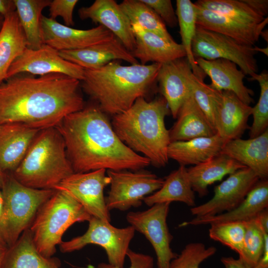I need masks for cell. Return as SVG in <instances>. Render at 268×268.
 Masks as SVG:
<instances>
[{"label":"cell","instance_id":"cell-1","mask_svg":"<svg viewBox=\"0 0 268 268\" xmlns=\"http://www.w3.org/2000/svg\"><path fill=\"white\" fill-rule=\"evenodd\" d=\"M80 81L60 73L13 75L0 84V125L43 130L84 107Z\"/></svg>","mask_w":268,"mask_h":268},{"label":"cell","instance_id":"cell-2","mask_svg":"<svg viewBox=\"0 0 268 268\" xmlns=\"http://www.w3.org/2000/svg\"><path fill=\"white\" fill-rule=\"evenodd\" d=\"M56 127L64 139L74 173L101 169L136 171L150 164L121 140L97 105L67 115Z\"/></svg>","mask_w":268,"mask_h":268},{"label":"cell","instance_id":"cell-3","mask_svg":"<svg viewBox=\"0 0 268 268\" xmlns=\"http://www.w3.org/2000/svg\"><path fill=\"white\" fill-rule=\"evenodd\" d=\"M161 64L122 65L112 61L97 68L84 69L81 87L105 114L116 115L144 97L157 82Z\"/></svg>","mask_w":268,"mask_h":268},{"label":"cell","instance_id":"cell-4","mask_svg":"<svg viewBox=\"0 0 268 268\" xmlns=\"http://www.w3.org/2000/svg\"><path fill=\"white\" fill-rule=\"evenodd\" d=\"M170 113L163 97L150 101L141 97L127 110L113 116L111 125L127 146L143 154L153 166L161 167L169 160L167 151L171 141L164 120Z\"/></svg>","mask_w":268,"mask_h":268},{"label":"cell","instance_id":"cell-5","mask_svg":"<svg viewBox=\"0 0 268 268\" xmlns=\"http://www.w3.org/2000/svg\"><path fill=\"white\" fill-rule=\"evenodd\" d=\"M73 173L64 139L55 127L38 133L23 160L11 173L28 187L54 190Z\"/></svg>","mask_w":268,"mask_h":268},{"label":"cell","instance_id":"cell-6","mask_svg":"<svg viewBox=\"0 0 268 268\" xmlns=\"http://www.w3.org/2000/svg\"><path fill=\"white\" fill-rule=\"evenodd\" d=\"M91 217L70 196L56 190L40 207L29 229L38 250L50 258L69 227L76 222L89 221Z\"/></svg>","mask_w":268,"mask_h":268},{"label":"cell","instance_id":"cell-7","mask_svg":"<svg viewBox=\"0 0 268 268\" xmlns=\"http://www.w3.org/2000/svg\"><path fill=\"white\" fill-rule=\"evenodd\" d=\"M0 190L3 208L0 237L8 247L29 228L40 207L56 190L28 187L16 180L11 173H4Z\"/></svg>","mask_w":268,"mask_h":268},{"label":"cell","instance_id":"cell-8","mask_svg":"<svg viewBox=\"0 0 268 268\" xmlns=\"http://www.w3.org/2000/svg\"><path fill=\"white\" fill-rule=\"evenodd\" d=\"M88 228L83 235L74 237L60 245L63 253L79 250L88 244L102 247L107 255L109 264L124 268L125 259L133 238L135 229L132 226L118 228L110 222L91 217Z\"/></svg>","mask_w":268,"mask_h":268},{"label":"cell","instance_id":"cell-9","mask_svg":"<svg viewBox=\"0 0 268 268\" xmlns=\"http://www.w3.org/2000/svg\"><path fill=\"white\" fill-rule=\"evenodd\" d=\"M192 51L195 59L230 61L236 64L245 75L251 77L258 71L255 58L257 52L254 46L241 44L229 37L198 25L192 43Z\"/></svg>","mask_w":268,"mask_h":268},{"label":"cell","instance_id":"cell-10","mask_svg":"<svg viewBox=\"0 0 268 268\" xmlns=\"http://www.w3.org/2000/svg\"><path fill=\"white\" fill-rule=\"evenodd\" d=\"M107 175L110 179V190L105 202L109 211H125L140 206L145 196L158 190L164 183V179L142 170H108Z\"/></svg>","mask_w":268,"mask_h":268},{"label":"cell","instance_id":"cell-11","mask_svg":"<svg viewBox=\"0 0 268 268\" xmlns=\"http://www.w3.org/2000/svg\"><path fill=\"white\" fill-rule=\"evenodd\" d=\"M170 203H157L142 211L130 212L127 221L135 230L144 235L151 244L157 257V268H169L178 254L173 252V238L167 223Z\"/></svg>","mask_w":268,"mask_h":268},{"label":"cell","instance_id":"cell-12","mask_svg":"<svg viewBox=\"0 0 268 268\" xmlns=\"http://www.w3.org/2000/svg\"><path fill=\"white\" fill-rule=\"evenodd\" d=\"M106 170L98 169L85 173H73L62 181L54 190L67 193L92 216L111 221L104 190L110 185V179L106 175Z\"/></svg>","mask_w":268,"mask_h":268},{"label":"cell","instance_id":"cell-13","mask_svg":"<svg viewBox=\"0 0 268 268\" xmlns=\"http://www.w3.org/2000/svg\"><path fill=\"white\" fill-rule=\"evenodd\" d=\"M259 180L258 176L247 167L238 170L214 188L213 196L210 200L191 207L190 211L197 217L214 216L229 211L244 200Z\"/></svg>","mask_w":268,"mask_h":268},{"label":"cell","instance_id":"cell-14","mask_svg":"<svg viewBox=\"0 0 268 268\" xmlns=\"http://www.w3.org/2000/svg\"><path fill=\"white\" fill-rule=\"evenodd\" d=\"M24 73L39 76L60 73L81 81L84 78V69L64 59L58 51L43 44L36 50L26 48L10 66L6 79Z\"/></svg>","mask_w":268,"mask_h":268},{"label":"cell","instance_id":"cell-15","mask_svg":"<svg viewBox=\"0 0 268 268\" xmlns=\"http://www.w3.org/2000/svg\"><path fill=\"white\" fill-rule=\"evenodd\" d=\"M41 30L43 44L58 51L79 50L116 37L100 25L87 30L77 29L43 15L41 18Z\"/></svg>","mask_w":268,"mask_h":268},{"label":"cell","instance_id":"cell-16","mask_svg":"<svg viewBox=\"0 0 268 268\" xmlns=\"http://www.w3.org/2000/svg\"><path fill=\"white\" fill-rule=\"evenodd\" d=\"M82 20L89 19L107 28L131 53L135 45L132 24L119 4L114 0H96L78 10Z\"/></svg>","mask_w":268,"mask_h":268},{"label":"cell","instance_id":"cell-17","mask_svg":"<svg viewBox=\"0 0 268 268\" xmlns=\"http://www.w3.org/2000/svg\"><path fill=\"white\" fill-rule=\"evenodd\" d=\"M190 69L185 57L162 64L158 71L157 82L159 90L174 119L177 118L182 105L192 94L188 79Z\"/></svg>","mask_w":268,"mask_h":268},{"label":"cell","instance_id":"cell-18","mask_svg":"<svg viewBox=\"0 0 268 268\" xmlns=\"http://www.w3.org/2000/svg\"><path fill=\"white\" fill-rule=\"evenodd\" d=\"M197 65L208 75L211 81L209 85L218 91H229L234 93L247 105L254 102L253 91L244 83L246 76L234 63L225 59L206 60L195 58Z\"/></svg>","mask_w":268,"mask_h":268},{"label":"cell","instance_id":"cell-19","mask_svg":"<svg viewBox=\"0 0 268 268\" xmlns=\"http://www.w3.org/2000/svg\"><path fill=\"white\" fill-rule=\"evenodd\" d=\"M132 26L135 38L132 54L140 64L146 65L150 62L162 65L186 57L181 44L146 31L137 25L133 24Z\"/></svg>","mask_w":268,"mask_h":268},{"label":"cell","instance_id":"cell-20","mask_svg":"<svg viewBox=\"0 0 268 268\" xmlns=\"http://www.w3.org/2000/svg\"><path fill=\"white\" fill-rule=\"evenodd\" d=\"M252 107L243 102L233 92H221L214 120L216 134L225 143L241 138L249 126Z\"/></svg>","mask_w":268,"mask_h":268},{"label":"cell","instance_id":"cell-21","mask_svg":"<svg viewBox=\"0 0 268 268\" xmlns=\"http://www.w3.org/2000/svg\"><path fill=\"white\" fill-rule=\"evenodd\" d=\"M58 52L64 59L84 69L99 68L117 60H123L132 65L139 64L116 37L83 49Z\"/></svg>","mask_w":268,"mask_h":268},{"label":"cell","instance_id":"cell-22","mask_svg":"<svg viewBox=\"0 0 268 268\" xmlns=\"http://www.w3.org/2000/svg\"><path fill=\"white\" fill-rule=\"evenodd\" d=\"M40 131L19 123L0 125V169L3 173L17 168Z\"/></svg>","mask_w":268,"mask_h":268},{"label":"cell","instance_id":"cell-23","mask_svg":"<svg viewBox=\"0 0 268 268\" xmlns=\"http://www.w3.org/2000/svg\"><path fill=\"white\" fill-rule=\"evenodd\" d=\"M196 6L198 26L229 37L246 45L254 46L268 23V18L266 17L260 24H248Z\"/></svg>","mask_w":268,"mask_h":268},{"label":"cell","instance_id":"cell-24","mask_svg":"<svg viewBox=\"0 0 268 268\" xmlns=\"http://www.w3.org/2000/svg\"><path fill=\"white\" fill-rule=\"evenodd\" d=\"M220 153L250 169L260 179L268 178V130L254 138L227 141Z\"/></svg>","mask_w":268,"mask_h":268},{"label":"cell","instance_id":"cell-25","mask_svg":"<svg viewBox=\"0 0 268 268\" xmlns=\"http://www.w3.org/2000/svg\"><path fill=\"white\" fill-rule=\"evenodd\" d=\"M268 207V180L260 179L244 200L232 210L207 217H195L184 226L211 224L222 222H247Z\"/></svg>","mask_w":268,"mask_h":268},{"label":"cell","instance_id":"cell-26","mask_svg":"<svg viewBox=\"0 0 268 268\" xmlns=\"http://www.w3.org/2000/svg\"><path fill=\"white\" fill-rule=\"evenodd\" d=\"M177 119L172 128L169 130L171 142L211 136L216 134L196 102L192 94L182 105Z\"/></svg>","mask_w":268,"mask_h":268},{"label":"cell","instance_id":"cell-27","mask_svg":"<svg viewBox=\"0 0 268 268\" xmlns=\"http://www.w3.org/2000/svg\"><path fill=\"white\" fill-rule=\"evenodd\" d=\"M224 144L217 134L211 136L171 142L168 147V157L177 162L180 166H194L220 154Z\"/></svg>","mask_w":268,"mask_h":268},{"label":"cell","instance_id":"cell-28","mask_svg":"<svg viewBox=\"0 0 268 268\" xmlns=\"http://www.w3.org/2000/svg\"><path fill=\"white\" fill-rule=\"evenodd\" d=\"M60 265L57 258H47L39 252L28 228L8 247L1 268H59Z\"/></svg>","mask_w":268,"mask_h":268},{"label":"cell","instance_id":"cell-29","mask_svg":"<svg viewBox=\"0 0 268 268\" xmlns=\"http://www.w3.org/2000/svg\"><path fill=\"white\" fill-rule=\"evenodd\" d=\"M229 156L223 154L213 157L208 161L187 168L192 188L200 197L208 194V187L224 176L245 168Z\"/></svg>","mask_w":268,"mask_h":268},{"label":"cell","instance_id":"cell-30","mask_svg":"<svg viewBox=\"0 0 268 268\" xmlns=\"http://www.w3.org/2000/svg\"><path fill=\"white\" fill-rule=\"evenodd\" d=\"M27 48L26 38L16 10L4 17L0 30V84L13 62Z\"/></svg>","mask_w":268,"mask_h":268},{"label":"cell","instance_id":"cell-31","mask_svg":"<svg viewBox=\"0 0 268 268\" xmlns=\"http://www.w3.org/2000/svg\"><path fill=\"white\" fill-rule=\"evenodd\" d=\"M143 201L149 206L173 201L182 202L192 207L196 206L195 192L190 182L187 168L180 166L172 171L164 179L160 189L145 197Z\"/></svg>","mask_w":268,"mask_h":268},{"label":"cell","instance_id":"cell-32","mask_svg":"<svg viewBox=\"0 0 268 268\" xmlns=\"http://www.w3.org/2000/svg\"><path fill=\"white\" fill-rule=\"evenodd\" d=\"M15 10L25 34L27 48L36 50L44 44L41 30L42 12L49 0H13Z\"/></svg>","mask_w":268,"mask_h":268},{"label":"cell","instance_id":"cell-33","mask_svg":"<svg viewBox=\"0 0 268 268\" xmlns=\"http://www.w3.org/2000/svg\"><path fill=\"white\" fill-rule=\"evenodd\" d=\"M176 14L186 58L193 74L203 80L206 76L197 65L192 51V43L197 28V6L190 0H177Z\"/></svg>","mask_w":268,"mask_h":268},{"label":"cell","instance_id":"cell-34","mask_svg":"<svg viewBox=\"0 0 268 268\" xmlns=\"http://www.w3.org/2000/svg\"><path fill=\"white\" fill-rule=\"evenodd\" d=\"M119 5L132 25H137L167 40H174L163 20L141 0H124Z\"/></svg>","mask_w":268,"mask_h":268},{"label":"cell","instance_id":"cell-35","mask_svg":"<svg viewBox=\"0 0 268 268\" xmlns=\"http://www.w3.org/2000/svg\"><path fill=\"white\" fill-rule=\"evenodd\" d=\"M194 3L201 8L248 24H260L265 18L242 0H198Z\"/></svg>","mask_w":268,"mask_h":268},{"label":"cell","instance_id":"cell-36","mask_svg":"<svg viewBox=\"0 0 268 268\" xmlns=\"http://www.w3.org/2000/svg\"><path fill=\"white\" fill-rule=\"evenodd\" d=\"M188 79L194 100L215 129V117L221 91L205 84L193 74L192 69L188 73Z\"/></svg>","mask_w":268,"mask_h":268},{"label":"cell","instance_id":"cell-37","mask_svg":"<svg viewBox=\"0 0 268 268\" xmlns=\"http://www.w3.org/2000/svg\"><path fill=\"white\" fill-rule=\"evenodd\" d=\"M210 225V238L229 247L240 257L243 249L245 222H222Z\"/></svg>","mask_w":268,"mask_h":268},{"label":"cell","instance_id":"cell-38","mask_svg":"<svg viewBox=\"0 0 268 268\" xmlns=\"http://www.w3.org/2000/svg\"><path fill=\"white\" fill-rule=\"evenodd\" d=\"M267 237L268 233L262 229L255 218L245 222L243 249L239 257L254 268L263 255Z\"/></svg>","mask_w":268,"mask_h":268},{"label":"cell","instance_id":"cell-39","mask_svg":"<svg viewBox=\"0 0 268 268\" xmlns=\"http://www.w3.org/2000/svg\"><path fill=\"white\" fill-rule=\"evenodd\" d=\"M257 80L260 86V95L252 107L253 121L250 128V138H254L268 130V73L266 71L256 74L250 80Z\"/></svg>","mask_w":268,"mask_h":268},{"label":"cell","instance_id":"cell-40","mask_svg":"<svg viewBox=\"0 0 268 268\" xmlns=\"http://www.w3.org/2000/svg\"><path fill=\"white\" fill-rule=\"evenodd\" d=\"M216 252V248L213 246L206 248L201 242L190 243L171 262L169 268H200L201 263Z\"/></svg>","mask_w":268,"mask_h":268},{"label":"cell","instance_id":"cell-41","mask_svg":"<svg viewBox=\"0 0 268 268\" xmlns=\"http://www.w3.org/2000/svg\"><path fill=\"white\" fill-rule=\"evenodd\" d=\"M141 0L156 13L166 25L171 28L177 26V17L170 0Z\"/></svg>","mask_w":268,"mask_h":268},{"label":"cell","instance_id":"cell-42","mask_svg":"<svg viewBox=\"0 0 268 268\" xmlns=\"http://www.w3.org/2000/svg\"><path fill=\"white\" fill-rule=\"evenodd\" d=\"M78 2L77 0H54L49 5L50 18L55 19L58 16L63 18L65 25L70 27L74 25L73 12Z\"/></svg>","mask_w":268,"mask_h":268},{"label":"cell","instance_id":"cell-43","mask_svg":"<svg viewBox=\"0 0 268 268\" xmlns=\"http://www.w3.org/2000/svg\"><path fill=\"white\" fill-rule=\"evenodd\" d=\"M127 256L130 261L129 268H153L154 261L153 258L142 253H136L129 249ZM96 268H120L110 264L101 263L98 264Z\"/></svg>","mask_w":268,"mask_h":268},{"label":"cell","instance_id":"cell-44","mask_svg":"<svg viewBox=\"0 0 268 268\" xmlns=\"http://www.w3.org/2000/svg\"><path fill=\"white\" fill-rule=\"evenodd\" d=\"M259 15L265 17L268 14V0H242Z\"/></svg>","mask_w":268,"mask_h":268},{"label":"cell","instance_id":"cell-45","mask_svg":"<svg viewBox=\"0 0 268 268\" xmlns=\"http://www.w3.org/2000/svg\"><path fill=\"white\" fill-rule=\"evenodd\" d=\"M221 262L224 268H253L239 257L238 259L232 257H222Z\"/></svg>","mask_w":268,"mask_h":268},{"label":"cell","instance_id":"cell-46","mask_svg":"<svg viewBox=\"0 0 268 268\" xmlns=\"http://www.w3.org/2000/svg\"><path fill=\"white\" fill-rule=\"evenodd\" d=\"M15 10L13 0H0V14L4 17Z\"/></svg>","mask_w":268,"mask_h":268},{"label":"cell","instance_id":"cell-47","mask_svg":"<svg viewBox=\"0 0 268 268\" xmlns=\"http://www.w3.org/2000/svg\"><path fill=\"white\" fill-rule=\"evenodd\" d=\"M260 227L268 233V208L261 211L255 218Z\"/></svg>","mask_w":268,"mask_h":268},{"label":"cell","instance_id":"cell-48","mask_svg":"<svg viewBox=\"0 0 268 268\" xmlns=\"http://www.w3.org/2000/svg\"><path fill=\"white\" fill-rule=\"evenodd\" d=\"M254 268H268V237L265 240L263 255Z\"/></svg>","mask_w":268,"mask_h":268},{"label":"cell","instance_id":"cell-49","mask_svg":"<svg viewBox=\"0 0 268 268\" xmlns=\"http://www.w3.org/2000/svg\"><path fill=\"white\" fill-rule=\"evenodd\" d=\"M8 246L4 241L0 237V268H1L4 255Z\"/></svg>","mask_w":268,"mask_h":268},{"label":"cell","instance_id":"cell-50","mask_svg":"<svg viewBox=\"0 0 268 268\" xmlns=\"http://www.w3.org/2000/svg\"><path fill=\"white\" fill-rule=\"evenodd\" d=\"M3 208V196L0 189V220L2 216Z\"/></svg>","mask_w":268,"mask_h":268},{"label":"cell","instance_id":"cell-51","mask_svg":"<svg viewBox=\"0 0 268 268\" xmlns=\"http://www.w3.org/2000/svg\"><path fill=\"white\" fill-rule=\"evenodd\" d=\"M254 48H255V51L257 52H261L268 56V47L265 48H260L258 47L255 46Z\"/></svg>","mask_w":268,"mask_h":268},{"label":"cell","instance_id":"cell-52","mask_svg":"<svg viewBox=\"0 0 268 268\" xmlns=\"http://www.w3.org/2000/svg\"><path fill=\"white\" fill-rule=\"evenodd\" d=\"M260 36H261L263 38H264L267 42L268 41V30H263Z\"/></svg>","mask_w":268,"mask_h":268},{"label":"cell","instance_id":"cell-53","mask_svg":"<svg viewBox=\"0 0 268 268\" xmlns=\"http://www.w3.org/2000/svg\"><path fill=\"white\" fill-rule=\"evenodd\" d=\"M4 173H3L0 169V189L1 188L3 180V177H4Z\"/></svg>","mask_w":268,"mask_h":268},{"label":"cell","instance_id":"cell-54","mask_svg":"<svg viewBox=\"0 0 268 268\" xmlns=\"http://www.w3.org/2000/svg\"><path fill=\"white\" fill-rule=\"evenodd\" d=\"M4 19V17L2 15L0 14V30L2 26Z\"/></svg>","mask_w":268,"mask_h":268},{"label":"cell","instance_id":"cell-55","mask_svg":"<svg viewBox=\"0 0 268 268\" xmlns=\"http://www.w3.org/2000/svg\"></svg>","mask_w":268,"mask_h":268}]
</instances>
